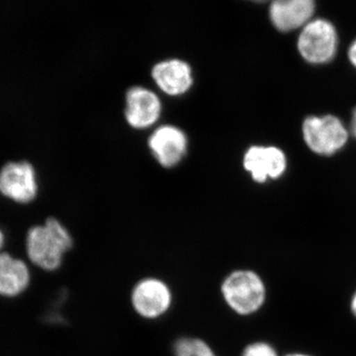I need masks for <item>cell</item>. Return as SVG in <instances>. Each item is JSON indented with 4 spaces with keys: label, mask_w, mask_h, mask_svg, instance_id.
Returning <instances> with one entry per match:
<instances>
[{
    "label": "cell",
    "mask_w": 356,
    "mask_h": 356,
    "mask_svg": "<svg viewBox=\"0 0 356 356\" xmlns=\"http://www.w3.org/2000/svg\"><path fill=\"white\" fill-rule=\"evenodd\" d=\"M351 129H353V135H355L356 138V109L355 111L353 112V121H351Z\"/></svg>",
    "instance_id": "18"
},
{
    "label": "cell",
    "mask_w": 356,
    "mask_h": 356,
    "mask_svg": "<svg viewBox=\"0 0 356 356\" xmlns=\"http://www.w3.org/2000/svg\"><path fill=\"white\" fill-rule=\"evenodd\" d=\"M147 143L154 158L165 168H172L179 163L188 147V140L184 131L172 125L156 129Z\"/></svg>",
    "instance_id": "7"
},
{
    "label": "cell",
    "mask_w": 356,
    "mask_h": 356,
    "mask_svg": "<svg viewBox=\"0 0 356 356\" xmlns=\"http://www.w3.org/2000/svg\"><path fill=\"white\" fill-rule=\"evenodd\" d=\"M348 58H350L351 64L356 67V39L355 42L351 44L350 51H348Z\"/></svg>",
    "instance_id": "17"
},
{
    "label": "cell",
    "mask_w": 356,
    "mask_h": 356,
    "mask_svg": "<svg viewBox=\"0 0 356 356\" xmlns=\"http://www.w3.org/2000/svg\"><path fill=\"white\" fill-rule=\"evenodd\" d=\"M346 309L353 322L356 325V287L351 291L348 296V303H346Z\"/></svg>",
    "instance_id": "15"
},
{
    "label": "cell",
    "mask_w": 356,
    "mask_h": 356,
    "mask_svg": "<svg viewBox=\"0 0 356 356\" xmlns=\"http://www.w3.org/2000/svg\"><path fill=\"white\" fill-rule=\"evenodd\" d=\"M161 103L159 96L144 86H133L126 95L125 116L129 125L145 129L159 120Z\"/></svg>",
    "instance_id": "8"
},
{
    "label": "cell",
    "mask_w": 356,
    "mask_h": 356,
    "mask_svg": "<svg viewBox=\"0 0 356 356\" xmlns=\"http://www.w3.org/2000/svg\"><path fill=\"white\" fill-rule=\"evenodd\" d=\"M72 245L74 240L69 229L56 218H49L43 225L32 227L26 238L30 261L47 271L60 268Z\"/></svg>",
    "instance_id": "2"
},
{
    "label": "cell",
    "mask_w": 356,
    "mask_h": 356,
    "mask_svg": "<svg viewBox=\"0 0 356 356\" xmlns=\"http://www.w3.org/2000/svg\"><path fill=\"white\" fill-rule=\"evenodd\" d=\"M303 137L312 151L331 156L339 151L348 140V131L337 117H309L303 123Z\"/></svg>",
    "instance_id": "4"
},
{
    "label": "cell",
    "mask_w": 356,
    "mask_h": 356,
    "mask_svg": "<svg viewBox=\"0 0 356 356\" xmlns=\"http://www.w3.org/2000/svg\"><path fill=\"white\" fill-rule=\"evenodd\" d=\"M30 271L24 261L8 254H0V295L13 297L24 291Z\"/></svg>",
    "instance_id": "12"
},
{
    "label": "cell",
    "mask_w": 356,
    "mask_h": 356,
    "mask_svg": "<svg viewBox=\"0 0 356 356\" xmlns=\"http://www.w3.org/2000/svg\"><path fill=\"white\" fill-rule=\"evenodd\" d=\"M315 11L312 0H277L269 9L271 22L283 32L291 31L305 25Z\"/></svg>",
    "instance_id": "11"
},
{
    "label": "cell",
    "mask_w": 356,
    "mask_h": 356,
    "mask_svg": "<svg viewBox=\"0 0 356 356\" xmlns=\"http://www.w3.org/2000/svg\"><path fill=\"white\" fill-rule=\"evenodd\" d=\"M172 289L165 281L156 277H146L136 283L131 292V304L140 318L156 320L172 308Z\"/></svg>",
    "instance_id": "5"
},
{
    "label": "cell",
    "mask_w": 356,
    "mask_h": 356,
    "mask_svg": "<svg viewBox=\"0 0 356 356\" xmlns=\"http://www.w3.org/2000/svg\"><path fill=\"white\" fill-rule=\"evenodd\" d=\"M175 356H218L207 341L198 337H184L173 346Z\"/></svg>",
    "instance_id": "13"
},
{
    "label": "cell",
    "mask_w": 356,
    "mask_h": 356,
    "mask_svg": "<svg viewBox=\"0 0 356 356\" xmlns=\"http://www.w3.org/2000/svg\"><path fill=\"white\" fill-rule=\"evenodd\" d=\"M286 165V156L275 147H250L243 158L245 170L259 184H264L268 177L276 179L281 177Z\"/></svg>",
    "instance_id": "9"
},
{
    "label": "cell",
    "mask_w": 356,
    "mask_h": 356,
    "mask_svg": "<svg viewBox=\"0 0 356 356\" xmlns=\"http://www.w3.org/2000/svg\"><path fill=\"white\" fill-rule=\"evenodd\" d=\"M154 83L168 95H181L193 84V74L188 63L179 58L161 60L152 70Z\"/></svg>",
    "instance_id": "10"
},
{
    "label": "cell",
    "mask_w": 356,
    "mask_h": 356,
    "mask_svg": "<svg viewBox=\"0 0 356 356\" xmlns=\"http://www.w3.org/2000/svg\"><path fill=\"white\" fill-rule=\"evenodd\" d=\"M337 36L334 25L329 21L318 19L309 22L298 39L302 57L312 64H325L334 58Z\"/></svg>",
    "instance_id": "6"
},
{
    "label": "cell",
    "mask_w": 356,
    "mask_h": 356,
    "mask_svg": "<svg viewBox=\"0 0 356 356\" xmlns=\"http://www.w3.org/2000/svg\"><path fill=\"white\" fill-rule=\"evenodd\" d=\"M281 356H318L312 351L301 350V348H295V350H289L283 351Z\"/></svg>",
    "instance_id": "16"
},
{
    "label": "cell",
    "mask_w": 356,
    "mask_h": 356,
    "mask_svg": "<svg viewBox=\"0 0 356 356\" xmlns=\"http://www.w3.org/2000/svg\"><path fill=\"white\" fill-rule=\"evenodd\" d=\"M3 241H4L3 234H2V232L0 231V248H1L2 243H3Z\"/></svg>",
    "instance_id": "19"
},
{
    "label": "cell",
    "mask_w": 356,
    "mask_h": 356,
    "mask_svg": "<svg viewBox=\"0 0 356 356\" xmlns=\"http://www.w3.org/2000/svg\"><path fill=\"white\" fill-rule=\"evenodd\" d=\"M282 351L273 341L267 339H254L243 346L238 356H281Z\"/></svg>",
    "instance_id": "14"
},
{
    "label": "cell",
    "mask_w": 356,
    "mask_h": 356,
    "mask_svg": "<svg viewBox=\"0 0 356 356\" xmlns=\"http://www.w3.org/2000/svg\"><path fill=\"white\" fill-rule=\"evenodd\" d=\"M39 192L34 165L28 161H7L0 168V193L18 204L31 203Z\"/></svg>",
    "instance_id": "3"
},
{
    "label": "cell",
    "mask_w": 356,
    "mask_h": 356,
    "mask_svg": "<svg viewBox=\"0 0 356 356\" xmlns=\"http://www.w3.org/2000/svg\"><path fill=\"white\" fill-rule=\"evenodd\" d=\"M222 301L236 316L259 315L270 302V285L261 271L240 267L229 271L220 285Z\"/></svg>",
    "instance_id": "1"
}]
</instances>
